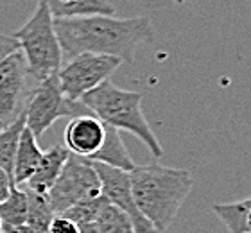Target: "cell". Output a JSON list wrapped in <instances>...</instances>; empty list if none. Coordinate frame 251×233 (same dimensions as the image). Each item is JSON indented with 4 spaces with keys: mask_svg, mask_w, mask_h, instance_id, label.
Instances as JSON below:
<instances>
[{
    "mask_svg": "<svg viewBox=\"0 0 251 233\" xmlns=\"http://www.w3.org/2000/svg\"><path fill=\"white\" fill-rule=\"evenodd\" d=\"M27 201H29V213H27V226L34 233H49V224L56 215L49 203V197L45 194H36L32 190H27Z\"/></svg>",
    "mask_w": 251,
    "mask_h": 233,
    "instance_id": "cell-18",
    "label": "cell"
},
{
    "mask_svg": "<svg viewBox=\"0 0 251 233\" xmlns=\"http://www.w3.org/2000/svg\"><path fill=\"white\" fill-rule=\"evenodd\" d=\"M100 194V180L94 163L70 153L67 163L47 197L54 213H63L72 207Z\"/></svg>",
    "mask_w": 251,
    "mask_h": 233,
    "instance_id": "cell-7",
    "label": "cell"
},
{
    "mask_svg": "<svg viewBox=\"0 0 251 233\" xmlns=\"http://www.w3.org/2000/svg\"><path fill=\"white\" fill-rule=\"evenodd\" d=\"M90 161H97L102 165L113 167V169H121V171L131 172L135 169V163L131 160L129 153L126 149L124 142H122L121 131L104 124V142L100 145V149L95 153Z\"/></svg>",
    "mask_w": 251,
    "mask_h": 233,
    "instance_id": "cell-14",
    "label": "cell"
},
{
    "mask_svg": "<svg viewBox=\"0 0 251 233\" xmlns=\"http://www.w3.org/2000/svg\"><path fill=\"white\" fill-rule=\"evenodd\" d=\"M27 65L20 49L0 61V113L15 119L22 109V95L25 90Z\"/></svg>",
    "mask_w": 251,
    "mask_h": 233,
    "instance_id": "cell-9",
    "label": "cell"
},
{
    "mask_svg": "<svg viewBox=\"0 0 251 233\" xmlns=\"http://www.w3.org/2000/svg\"><path fill=\"white\" fill-rule=\"evenodd\" d=\"M212 210L230 233H251V197L235 203H215Z\"/></svg>",
    "mask_w": 251,
    "mask_h": 233,
    "instance_id": "cell-15",
    "label": "cell"
},
{
    "mask_svg": "<svg viewBox=\"0 0 251 233\" xmlns=\"http://www.w3.org/2000/svg\"><path fill=\"white\" fill-rule=\"evenodd\" d=\"M15 186V181H13V178L4 171V169H0V203L5 201L11 194V188Z\"/></svg>",
    "mask_w": 251,
    "mask_h": 233,
    "instance_id": "cell-22",
    "label": "cell"
},
{
    "mask_svg": "<svg viewBox=\"0 0 251 233\" xmlns=\"http://www.w3.org/2000/svg\"><path fill=\"white\" fill-rule=\"evenodd\" d=\"M122 65L119 57L102 54H77L63 63L58 72L59 90L68 101L79 103L83 95L110 81L115 70Z\"/></svg>",
    "mask_w": 251,
    "mask_h": 233,
    "instance_id": "cell-5",
    "label": "cell"
},
{
    "mask_svg": "<svg viewBox=\"0 0 251 233\" xmlns=\"http://www.w3.org/2000/svg\"><path fill=\"white\" fill-rule=\"evenodd\" d=\"M24 113H25V128L36 138H40L61 117H77L90 111L81 103H72L63 95L56 74L45 81H40L34 92L27 97Z\"/></svg>",
    "mask_w": 251,
    "mask_h": 233,
    "instance_id": "cell-6",
    "label": "cell"
},
{
    "mask_svg": "<svg viewBox=\"0 0 251 233\" xmlns=\"http://www.w3.org/2000/svg\"><path fill=\"white\" fill-rule=\"evenodd\" d=\"M13 36L16 38L18 49L25 59L29 76L36 81H45L59 72L65 59L54 27V18L45 5L38 2L31 18L13 32Z\"/></svg>",
    "mask_w": 251,
    "mask_h": 233,
    "instance_id": "cell-4",
    "label": "cell"
},
{
    "mask_svg": "<svg viewBox=\"0 0 251 233\" xmlns=\"http://www.w3.org/2000/svg\"><path fill=\"white\" fill-rule=\"evenodd\" d=\"M68 156H70V151L65 145H52L50 149L43 151V156L38 163L36 171L31 176V180L25 183L27 190L47 196L50 186L56 183L58 176L61 174Z\"/></svg>",
    "mask_w": 251,
    "mask_h": 233,
    "instance_id": "cell-11",
    "label": "cell"
},
{
    "mask_svg": "<svg viewBox=\"0 0 251 233\" xmlns=\"http://www.w3.org/2000/svg\"><path fill=\"white\" fill-rule=\"evenodd\" d=\"M15 51H18V42L13 34H4L0 32V61L4 59L5 56L13 54Z\"/></svg>",
    "mask_w": 251,
    "mask_h": 233,
    "instance_id": "cell-21",
    "label": "cell"
},
{
    "mask_svg": "<svg viewBox=\"0 0 251 233\" xmlns=\"http://www.w3.org/2000/svg\"><path fill=\"white\" fill-rule=\"evenodd\" d=\"M49 233H79L77 224L65 217L63 213H56L49 224Z\"/></svg>",
    "mask_w": 251,
    "mask_h": 233,
    "instance_id": "cell-20",
    "label": "cell"
},
{
    "mask_svg": "<svg viewBox=\"0 0 251 233\" xmlns=\"http://www.w3.org/2000/svg\"><path fill=\"white\" fill-rule=\"evenodd\" d=\"M92 163H94L97 176L100 180V194L106 197V201L119 207L129 217L131 224H133V232L158 233L154 230V226L142 215L138 207H136L135 199H133V192H131L129 172L102 165V163H97V161H92Z\"/></svg>",
    "mask_w": 251,
    "mask_h": 233,
    "instance_id": "cell-8",
    "label": "cell"
},
{
    "mask_svg": "<svg viewBox=\"0 0 251 233\" xmlns=\"http://www.w3.org/2000/svg\"><path fill=\"white\" fill-rule=\"evenodd\" d=\"M95 226L99 233H135L129 217L121 208L104 201L95 215Z\"/></svg>",
    "mask_w": 251,
    "mask_h": 233,
    "instance_id": "cell-19",
    "label": "cell"
},
{
    "mask_svg": "<svg viewBox=\"0 0 251 233\" xmlns=\"http://www.w3.org/2000/svg\"><path fill=\"white\" fill-rule=\"evenodd\" d=\"M27 213H29V201H27L25 190H20V186H13L11 194L5 201L0 203V219H2V230L18 228L27 224Z\"/></svg>",
    "mask_w": 251,
    "mask_h": 233,
    "instance_id": "cell-17",
    "label": "cell"
},
{
    "mask_svg": "<svg viewBox=\"0 0 251 233\" xmlns=\"http://www.w3.org/2000/svg\"><path fill=\"white\" fill-rule=\"evenodd\" d=\"M104 142V124L92 113L72 117L65 129V147L72 155L92 158Z\"/></svg>",
    "mask_w": 251,
    "mask_h": 233,
    "instance_id": "cell-10",
    "label": "cell"
},
{
    "mask_svg": "<svg viewBox=\"0 0 251 233\" xmlns=\"http://www.w3.org/2000/svg\"><path fill=\"white\" fill-rule=\"evenodd\" d=\"M54 27L63 59L90 52L133 63L136 49L154 40V27L147 16L117 18L115 15H94L54 20Z\"/></svg>",
    "mask_w": 251,
    "mask_h": 233,
    "instance_id": "cell-1",
    "label": "cell"
},
{
    "mask_svg": "<svg viewBox=\"0 0 251 233\" xmlns=\"http://www.w3.org/2000/svg\"><path fill=\"white\" fill-rule=\"evenodd\" d=\"M131 192L140 213L165 233L192 190V174L185 169H171L158 163L136 165L129 172Z\"/></svg>",
    "mask_w": 251,
    "mask_h": 233,
    "instance_id": "cell-2",
    "label": "cell"
},
{
    "mask_svg": "<svg viewBox=\"0 0 251 233\" xmlns=\"http://www.w3.org/2000/svg\"><path fill=\"white\" fill-rule=\"evenodd\" d=\"M0 233H2V219H0Z\"/></svg>",
    "mask_w": 251,
    "mask_h": 233,
    "instance_id": "cell-25",
    "label": "cell"
},
{
    "mask_svg": "<svg viewBox=\"0 0 251 233\" xmlns=\"http://www.w3.org/2000/svg\"><path fill=\"white\" fill-rule=\"evenodd\" d=\"M42 156L43 151L38 145V138L25 128L20 135V142H18V149H16L15 156V165H13V181H15L16 186L25 185L31 180L38 163L42 160Z\"/></svg>",
    "mask_w": 251,
    "mask_h": 233,
    "instance_id": "cell-13",
    "label": "cell"
},
{
    "mask_svg": "<svg viewBox=\"0 0 251 233\" xmlns=\"http://www.w3.org/2000/svg\"><path fill=\"white\" fill-rule=\"evenodd\" d=\"M11 120H13V119H9V117H7V115L0 113V131L4 129L5 126H7V124H9V122H11Z\"/></svg>",
    "mask_w": 251,
    "mask_h": 233,
    "instance_id": "cell-24",
    "label": "cell"
},
{
    "mask_svg": "<svg viewBox=\"0 0 251 233\" xmlns=\"http://www.w3.org/2000/svg\"><path fill=\"white\" fill-rule=\"evenodd\" d=\"M25 129V113L22 109L4 129L0 131V169H4L13 178V165L18 149L22 131Z\"/></svg>",
    "mask_w": 251,
    "mask_h": 233,
    "instance_id": "cell-16",
    "label": "cell"
},
{
    "mask_svg": "<svg viewBox=\"0 0 251 233\" xmlns=\"http://www.w3.org/2000/svg\"><path fill=\"white\" fill-rule=\"evenodd\" d=\"M49 9L54 20H70L94 15H115L110 0H38Z\"/></svg>",
    "mask_w": 251,
    "mask_h": 233,
    "instance_id": "cell-12",
    "label": "cell"
},
{
    "mask_svg": "<svg viewBox=\"0 0 251 233\" xmlns=\"http://www.w3.org/2000/svg\"><path fill=\"white\" fill-rule=\"evenodd\" d=\"M2 233H34L29 226H18V228H4Z\"/></svg>",
    "mask_w": 251,
    "mask_h": 233,
    "instance_id": "cell-23",
    "label": "cell"
},
{
    "mask_svg": "<svg viewBox=\"0 0 251 233\" xmlns=\"http://www.w3.org/2000/svg\"><path fill=\"white\" fill-rule=\"evenodd\" d=\"M142 92L119 88L111 81H106L83 95L79 103L102 124L135 135L154 158H162V144L158 142L154 131L142 111Z\"/></svg>",
    "mask_w": 251,
    "mask_h": 233,
    "instance_id": "cell-3",
    "label": "cell"
}]
</instances>
